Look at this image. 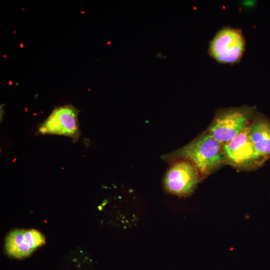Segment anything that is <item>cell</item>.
I'll use <instances>...</instances> for the list:
<instances>
[{
	"mask_svg": "<svg viewBox=\"0 0 270 270\" xmlns=\"http://www.w3.org/2000/svg\"><path fill=\"white\" fill-rule=\"evenodd\" d=\"M178 158L190 162L202 176L210 174L226 161L223 145L208 132L164 158Z\"/></svg>",
	"mask_w": 270,
	"mask_h": 270,
	"instance_id": "6da1fadb",
	"label": "cell"
},
{
	"mask_svg": "<svg viewBox=\"0 0 270 270\" xmlns=\"http://www.w3.org/2000/svg\"><path fill=\"white\" fill-rule=\"evenodd\" d=\"M253 112L252 108L222 110L216 116L208 133L224 146L248 126V122Z\"/></svg>",
	"mask_w": 270,
	"mask_h": 270,
	"instance_id": "7a4b0ae2",
	"label": "cell"
},
{
	"mask_svg": "<svg viewBox=\"0 0 270 270\" xmlns=\"http://www.w3.org/2000/svg\"><path fill=\"white\" fill-rule=\"evenodd\" d=\"M246 42L240 30L226 27L219 30L210 42L209 52L218 62L235 64L242 56Z\"/></svg>",
	"mask_w": 270,
	"mask_h": 270,
	"instance_id": "3957f363",
	"label": "cell"
},
{
	"mask_svg": "<svg viewBox=\"0 0 270 270\" xmlns=\"http://www.w3.org/2000/svg\"><path fill=\"white\" fill-rule=\"evenodd\" d=\"M200 174L189 160H182L172 164L164 178L166 190L178 196H187L192 194L198 184Z\"/></svg>",
	"mask_w": 270,
	"mask_h": 270,
	"instance_id": "277c9868",
	"label": "cell"
},
{
	"mask_svg": "<svg viewBox=\"0 0 270 270\" xmlns=\"http://www.w3.org/2000/svg\"><path fill=\"white\" fill-rule=\"evenodd\" d=\"M223 147L226 160L235 166H258L264 161L257 153L250 138L248 126Z\"/></svg>",
	"mask_w": 270,
	"mask_h": 270,
	"instance_id": "5b68a950",
	"label": "cell"
},
{
	"mask_svg": "<svg viewBox=\"0 0 270 270\" xmlns=\"http://www.w3.org/2000/svg\"><path fill=\"white\" fill-rule=\"evenodd\" d=\"M78 110L71 105L55 108L40 128L42 134L74 136L78 134Z\"/></svg>",
	"mask_w": 270,
	"mask_h": 270,
	"instance_id": "8992f818",
	"label": "cell"
},
{
	"mask_svg": "<svg viewBox=\"0 0 270 270\" xmlns=\"http://www.w3.org/2000/svg\"><path fill=\"white\" fill-rule=\"evenodd\" d=\"M248 131L257 153L265 160L270 156V122L258 117L248 126Z\"/></svg>",
	"mask_w": 270,
	"mask_h": 270,
	"instance_id": "52a82bcc",
	"label": "cell"
},
{
	"mask_svg": "<svg viewBox=\"0 0 270 270\" xmlns=\"http://www.w3.org/2000/svg\"><path fill=\"white\" fill-rule=\"evenodd\" d=\"M24 230H16L10 232L6 240V249L8 254L16 258H22L33 251L26 242Z\"/></svg>",
	"mask_w": 270,
	"mask_h": 270,
	"instance_id": "ba28073f",
	"label": "cell"
},
{
	"mask_svg": "<svg viewBox=\"0 0 270 270\" xmlns=\"http://www.w3.org/2000/svg\"><path fill=\"white\" fill-rule=\"evenodd\" d=\"M24 234L26 242L32 250L44 243L43 236L35 230H24Z\"/></svg>",
	"mask_w": 270,
	"mask_h": 270,
	"instance_id": "9c48e42d",
	"label": "cell"
}]
</instances>
